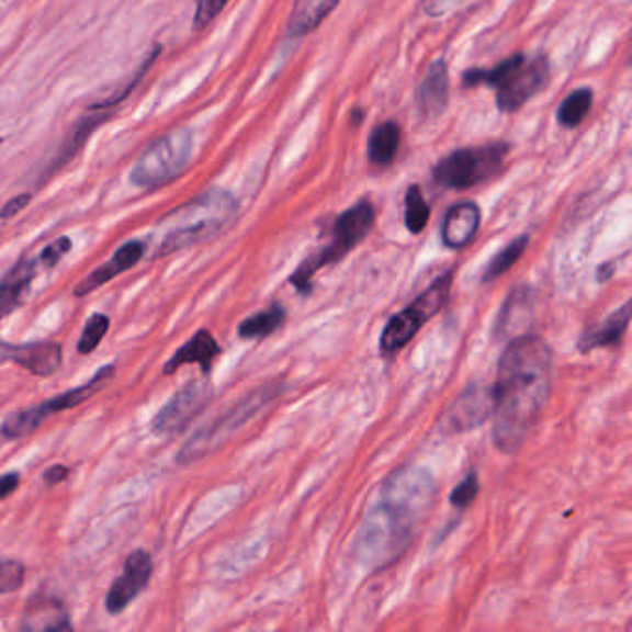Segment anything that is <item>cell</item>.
Here are the masks:
<instances>
[{
  "label": "cell",
  "mask_w": 632,
  "mask_h": 632,
  "mask_svg": "<svg viewBox=\"0 0 632 632\" xmlns=\"http://www.w3.org/2000/svg\"><path fill=\"white\" fill-rule=\"evenodd\" d=\"M362 120H364V110H360V108H354V110H352L351 112L352 125L359 126L360 123H362Z\"/></svg>",
  "instance_id": "cell-40"
},
{
  "label": "cell",
  "mask_w": 632,
  "mask_h": 632,
  "mask_svg": "<svg viewBox=\"0 0 632 632\" xmlns=\"http://www.w3.org/2000/svg\"><path fill=\"white\" fill-rule=\"evenodd\" d=\"M532 314H534V297L529 287H516L503 305L501 314L497 317V338H518L527 335V328L531 327Z\"/></svg>",
  "instance_id": "cell-14"
},
{
  "label": "cell",
  "mask_w": 632,
  "mask_h": 632,
  "mask_svg": "<svg viewBox=\"0 0 632 632\" xmlns=\"http://www.w3.org/2000/svg\"><path fill=\"white\" fill-rule=\"evenodd\" d=\"M193 153V136L190 131L180 128L168 136L160 137L139 156L132 169L131 179L137 188L156 190L160 185L173 182L190 163Z\"/></svg>",
  "instance_id": "cell-8"
},
{
  "label": "cell",
  "mask_w": 632,
  "mask_h": 632,
  "mask_svg": "<svg viewBox=\"0 0 632 632\" xmlns=\"http://www.w3.org/2000/svg\"><path fill=\"white\" fill-rule=\"evenodd\" d=\"M591 102H594V93L588 88L573 91L558 108V114H556L558 123L562 126H566V128L579 126L585 121L588 112H590Z\"/></svg>",
  "instance_id": "cell-27"
},
{
  "label": "cell",
  "mask_w": 632,
  "mask_h": 632,
  "mask_svg": "<svg viewBox=\"0 0 632 632\" xmlns=\"http://www.w3.org/2000/svg\"><path fill=\"white\" fill-rule=\"evenodd\" d=\"M449 102V71L445 61L436 60L418 90V106L427 120L442 115Z\"/></svg>",
  "instance_id": "cell-18"
},
{
  "label": "cell",
  "mask_w": 632,
  "mask_h": 632,
  "mask_svg": "<svg viewBox=\"0 0 632 632\" xmlns=\"http://www.w3.org/2000/svg\"><path fill=\"white\" fill-rule=\"evenodd\" d=\"M19 483H21L19 473L10 472L0 475V501L12 496L13 492L19 488Z\"/></svg>",
  "instance_id": "cell-37"
},
{
  "label": "cell",
  "mask_w": 632,
  "mask_h": 632,
  "mask_svg": "<svg viewBox=\"0 0 632 632\" xmlns=\"http://www.w3.org/2000/svg\"><path fill=\"white\" fill-rule=\"evenodd\" d=\"M551 66L545 56L527 58L516 54L492 69H470L462 77L464 88L489 86L497 91V108L505 114L518 112L549 84Z\"/></svg>",
  "instance_id": "cell-4"
},
{
  "label": "cell",
  "mask_w": 632,
  "mask_h": 632,
  "mask_svg": "<svg viewBox=\"0 0 632 632\" xmlns=\"http://www.w3.org/2000/svg\"><path fill=\"white\" fill-rule=\"evenodd\" d=\"M338 4L340 0H295L287 18V34L293 37L311 34Z\"/></svg>",
  "instance_id": "cell-23"
},
{
  "label": "cell",
  "mask_w": 632,
  "mask_h": 632,
  "mask_svg": "<svg viewBox=\"0 0 632 632\" xmlns=\"http://www.w3.org/2000/svg\"><path fill=\"white\" fill-rule=\"evenodd\" d=\"M510 153L508 144L459 149L436 163L432 177L436 184L448 190H467L499 174Z\"/></svg>",
  "instance_id": "cell-6"
},
{
  "label": "cell",
  "mask_w": 632,
  "mask_h": 632,
  "mask_svg": "<svg viewBox=\"0 0 632 632\" xmlns=\"http://www.w3.org/2000/svg\"><path fill=\"white\" fill-rule=\"evenodd\" d=\"M212 395L214 388L210 381H193L185 384L184 388L179 390L168 400V405L156 414L150 427L156 435H179L208 406Z\"/></svg>",
  "instance_id": "cell-10"
},
{
  "label": "cell",
  "mask_w": 632,
  "mask_h": 632,
  "mask_svg": "<svg viewBox=\"0 0 632 632\" xmlns=\"http://www.w3.org/2000/svg\"><path fill=\"white\" fill-rule=\"evenodd\" d=\"M373 223H375V208L370 201H360L359 204L343 212L336 219L330 244L325 245L316 255L306 258L305 262L301 263L295 269V273L290 276L293 286L297 287L301 293H311L312 279L316 276L317 271L346 258L357 245L364 241L365 236L373 228Z\"/></svg>",
  "instance_id": "cell-5"
},
{
  "label": "cell",
  "mask_w": 632,
  "mask_h": 632,
  "mask_svg": "<svg viewBox=\"0 0 632 632\" xmlns=\"http://www.w3.org/2000/svg\"><path fill=\"white\" fill-rule=\"evenodd\" d=\"M115 375V365H104L101 370L97 371L95 375L91 376L90 381L78 386V388L67 390L64 394L56 395L53 399L45 400L40 406L43 416L48 418L58 411L71 410L75 406L82 405L84 400L90 399L97 392H101L108 382L112 381Z\"/></svg>",
  "instance_id": "cell-20"
},
{
  "label": "cell",
  "mask_w": 632,
  "mask_h": 632,
  "mask_svg": "<svg viewBox=\"0 0 632 632\" xmlns=\"http://www.w3.org/2000/svg\"><path fill=\"white\" fill-rule=\"evenodd\" d=\"M222 354V347L215 341L214 336L208 330H199L188 343L177 349L173 357L163 365V375H173L185 364H199L204 375L212 371L214 360Z\"/></svg>",
  "instance_id": "cell-15"
},
{
  "label": "cell",
  "mask_w": 632,
  "mask_h": 632,
  "mask_svg": "<svg viewBox=\"0 0 632 632\" xmlns=\"http://www.w3.org/2000/svg\"><path fill=\"white\" fill-rule=\"evenodd\" d=\"M31 193H23V195H18V198H13L12 201H8V203L4 204V208L0 210V219H2V222L12 219L19 212H23V210L31 204Z\"/></svg>",
  "instance_id": "cell-35"
},
{
  "label": "cell",
  "mask_w": 632,
  "mask_h": 632,
  "mask_svg": "<svg viewBox=\"0 0 632 632\" xmlns=\"http://www.w3.org/2000/svg\"><path fill=\"white\" fill-rule=\"evenodd\" d=\"M227 2L228 0H198L193 29L203 31L204 26H208L223 12V8L227 7Z\"/></svg>",
  "instance_id": "cell-33"
},
{
  "label": "cell",
  "mask_w": 632,
  "mask_h": 632,
  "mask_svg": "<svg viewBox=\"0 0 632 632\" xmlns=\"http://www.w3.org/2000/svg\"><path fill=\"white\" fill-rule=\"evenodd\" d=\"M629 321H631V303H625L620 311L610 314L601 325L588 328L585 335L580 336V351L590 352L594 349H599V347L618 346L625 335Z\"/></svg>",
  "instance_id": "cell-21"
},
{
  "label": "cell",
  "mask_w": 632,
  "mask_h": 632,
  "mask_svg": "<svg viewBox=\"0 0 632 632\" xmlns=\"http://www.w3.org/2000/svg\"><path fill=\"white\" fill-rule=\"evenodd\" d=\"M481 208L475 203L454 204L442 225V239L449 249H462L481 227Z\"/></svg>",
  "instance_id": "cell-17"
},
{
  "label": "cell",
  "mask_w": 632,
  "mask_h": 632,
  "mask_svg": "<svg viewBox=\"0 0 632 632\" xmlns=\"http://www.w3.org/2000/svg\"><path fill=\"white\" fill-rule=\"evenodd\" d=\"M286 321V311L282 306L273 305L268 311L258 312L255 316L247 317L238 327V335L247 340L252 338H268L276 332Z\"/></svg>",
  "instance_id": "cell-25"
},
{
  "label": "cell",
  "mask_w": 632,
  "mask_h": 632,
  "mask_svg": "<svg viewBox=\"0 0 632 632\" xmlns=\"http://www.w3.org/2000/svg\"><path fill=\"white\" fill-rule=\"evenodd\" d=\"M553 384V349L548 341L527 335L508 343L497 368L492 436L503 453L523 448L548 405Z\"/></svg>",
  "instance_id": "cell-1"
},
{
  "label": "cell",
  "mask_w": 632,
  "mask_h": 632,
  "mask_svg": "<svg viewBox=\"0 0 632 632\" xmlns=\"http://www.w3.org/2000/svg\"><path fill=\"white\" fill-rule=\"evenodd\" d=\"M430 219L429 204L419 185H410L405 199V225L411 234H419Z\"/></svg>",
  "instance_id": "cell-29"
},
{
  "label": "cell",
  "mask_w": 632,
  "mask_h": 632,
  "mask_svg": "<svg viewBox=\"0 0 632 632\" xmlns=\"http://www.w3.org/2000/svg\"><path fill=\"white\" fill-rule=\"evenodd\" d=\"M64 352L54 341H34L13 346L12 362L36 376H50L61 368Z\"/></svg>",
  "instance_id": "cell-16"
},
{
  "label": "cell",
  "mask_w": 632,
  "mask_h": 632,
  "mask_svg": "<svg viewBox=\"0 0 632 632\" xmlns=\"http://www.w3.org/2000/svg\"><path fill=\"white\" fill-rule=\"evenodd\" d=\"M153 575V558L144 549H136L125 562V572L112 583L108 590L106 610L110 614H120L136 599L145 586L149 585Z\"/></svg>",
  "instance_id": "cell-12"
},
{
  "label": "cell",
  "mask_w": 632,
  "mask_h": 632,
  "mask_svg": "<svg viewBox=\"0 0 632 632\" xmlns=\"http://www.w3.org/2000/svg\"><path fill=\"white\" fill-rule=\"evenodd\" d=\"M43 411L40 410V406H32V408H26V410L13 411L10 414L4 421H2V427H0V432L7 438V440H23L26 436H31L32 432H36L40 429V425L43 424Z\"/></svg>",
  "instance_id": "cell-26"
},
{
  "label": "cell",
  "mask_w": 632,
  "mask_h": 632,
  "mask_svg": "<svg viewBox=\"0 0 632 632\" xmlns=\"http://www.w3.org/2000/svg\"><path fill=\"white\" fill-rule=\"evenodd\" d=\"M238 214V201L225 190L204 191L184 206L173 210L161 219L160 244L155 258L169 257L173 252L188 249L191 245L203 244L222 234Z\"/></svg>",
  "instance_id": "cell-3"
},
{
  "label": "cell",
  "mask_w": 632,
  "mask_h": 632,
  "mask_svg": "<svg viewBox=\"0 0 632 632\" xmlns=\"http://www.w3.org/2000/svg\"><path fill=\"white\" fill-rule=\"evenodd\" d=\"M72 241L71 239L64 236V238H58L53 244L47 245L43 249L42 257H40V262L45 266V268L50 269L60 262L61 258L66 257L67 252L71 251Z\"/></svg>",
  "instance_id": "cell-34"
},
{
  "label": "cell",
  "mask_w": 632,
  "mask_h": 632,
  "mask_svg": "<svg viewBox=\"0 0 632 632\" xmlns=\"http://www.w3.org/2000/svg\"><path fill=\"white\" fill-rule=\"evenodd\" d=\"M13 346L7 343V341H0V364L2 362H8L12 360Z\"/></svg>",
  "instance_id": "cell-39"
},
{
  "label": "cell",
  "mask_w": 632,
  "mask_h": 632,
  "mask_svg": "<svg viewBox=\"0 0 632 632\" xmlns=\"http://www.w3.org/2000/svg\"><path fill=\"white\" fill-rule=\"evenodd\" d=\"M400 144V128L395 121H386L371 132L368 156L373 166L388 168L395 160Z\"/></svg>",
  "instance_id": "cell-24"
},
{
  "label": "cell",
  "mask_w": 632,
  "mask_h": 632,
  "mask_svg": "<svg viewBox=\"0 0 632 632\" xmlns=\"http://www.w3.org/2000/svg\"><path fill=\"white\" fill-rule=\"evenodd\" d=\"M494 411V392L489 386L473 384L454 400L442 419L445 435H464L467 430L478 429L492 418Z\"/></svg>",
  "instance_id": "cell-11"
},
{
  "label": "cell",
  "mask_w": 632,
  "mask_h": 632,
  "mask_svg": "<svg viewBox=\"0 0 632 632\" xmlns=\"http://www.w3.org/2000/svg\"><path fill=\"white\" fill-rule=\"evenodd\" d=\"M478 477L477 473L470 472L465 475L464 481L453 489V494H451V505L454 508H459V510H464V508L470 507L473 501H475V497L478 496Z\"/></svg>",
  "instance_id": "cell-32"
},
{
  "label": "cell",
  "mask_w": 632,
  "mask_h": 632,
  "mask_svg": "<svg viewBox=\"0 0 632 632\" xmlns=\"http://www.w3.org/2000/svg\"><path fill=\"white\" fill-rule=\"evenodd\" d=\"M435 497L436 481L427 470L416 465L395 470L365 516L357 540L360 558L373 567L397 561L427 518Z\"/></svg>",
  "instance_id": "cell-2"
},
{
  "label": "cell",
  "mask_w": 632,
  "mask_h": 632,
  "mask_svg": "<svg viewBox=\"0 0 632 632\" xmlns=\"http://www.w3.org/2000/svg\"><path fill=\"white\" fill-rule=\"evenodd\" d=\"M274 397H279V388L276 386H266V388L257 390V392L247 395L244 400H239L238 405L230 408L227 414H223L222 418L215 419L214 424L206 427V429L199 430L198 435L193 436L190 442L180 449L177 462L180 465H190L203 459V456H208L227 438H230L239 427H244V424L255 418L258 411L262 410L263 406H268Z\"/></svg>",
  "instance_id": "cell-9"
},
{
  "label": "cell",
  "mask_w": 632,
  "mask_h": 632,
  "mask_svg": "<svg viewBox=\"0 0 632 632\" xmlns=\"http://www.w3.org/2000/svg\"><path fill=\"white\" fill-rule=\"evenodd\" d=\"M108 328H110V317L104 314H93L88 319L84 332L80 336L78 341V351L82 354H90L95 351L97 347L101 346L102 338L106 336Z\"/></svg>",
  "instance_id": "cell-30"
},
{
  "label": "cell",
  "mask_w": 632,
  "mask_h": 632,
  "mask_svg": "<svg viewBox=\"0 0 632 632\" xmlns=\"http://www.w3.org/2000/svg\"><path fill=\"white\" fill-rule=\"evenodd\" d=\"M453 284V271L438 276L414 303L405 311L395 314L384 327L381 336V351L384 357H394L403 347L408 346L429 319L442 311L448 303L449 292Z\"/></svg>",
  "instance_id": "cell-7"
},
{
  "label": "cell",
  "mask_w": 632,
  "mask_h": 632,
  "mask_svg": "<svg viewBox=\"0 0 632 632\" xmlns=\"http://www.w3.org/2000/svg\"><path fill=\"white\" fill-rule=\"evenodd\" d=\"M36 276V262L34 260H21L8 271L0 281V319L10 316L23 305L24 298L29 297L32 282Z\"/></svg>",
  "instance_id": "cell-19"
},
{
  "label": "cell",
  "mask_w": 632,
  "mask_h": 632,
  "mask_svg": "<svg viewBox=\"0 0 632 632\" xmlns=\"http://www.w3.org/2000/svg\"><path fill=\"white\" fill-rule=\"evenodd\" d=\"M470 0H425V10L429 15H443V13L451 12L453 8L462 7Z\"/></svg>",
  "instance_id": "cell-36"
},
{
  "label": "cell",
  "mask_w": 632,
  "mask_h": 632,
  "mask_svg": "<svg viewBox=\"0 0 632 632\" xmlns=\"http://www.w3.org/2000/svg\"><path fill=\"white\" fill-rule=\"evenodd\" d=\"M21 629L23 631L60 632L71 631L72 625L61 602L43 599V601H34L29 605V610L24 612L23 621H21Z\"/></svg>",
  "instance_id": "cell-22"
},
{
  "label": "cell",
  "mask_w": 632,
  "mask_h": 632,
  "mask_svg": "<svg viewBox=\"0 0 632 632\" xmlns=\"http://www.w3.org/2000/svg\"><path fill=\"white\" fill-rule=\"evenodd\" d=\"M24 583V566L18 561H0V596L18 591Z\"/></svg>",
  "instance_id": "cell-31"
},
{
  "label": "cell",
  "mask_w": 632,
  "mask_h": 632,
  "mask_svg": "<svg viewBox=\"0 0 632 632\" xmlns=\"http://www.w3.org/2000/svg\"><path fill=\"white\" fill-rule=\"evenodd\" d=\"M527 247H529V236L527 234L510 241L501 252H497L496 257L489 260L488 266L484 269L483 282L496 281L501 274L507 273L508 269L512 268L514 263L523 257Z\"/></svg>",
  "instance_id": "cell-28"
},
{
  "label": "cell",
  "mask_w": 632,
  "mask_h": 632,
  "mask_svg": "<svg viewBox=\"0 0 632 632\" xmlns=\"http://www.w3.org/2000/svg\"><path fill=\"white\" fill-rule=\"evenodd\" d=\"M145 251H147V247H145L144 241H137V239H132V241L121 245L114 257L110 258V262L97 268L93 273L86 276L84 281L77 284L75 297H86V295H90L99 287L104 286L106 282L115 279L117 274L125 273L128 269L134 268L145 257Z\"/></svg>",
  "instance_id": "cell-13"
},
{
  "label": "cell",
  "mask_w": 632,
  "mask_h": 632,
  "mask_svg": "<svg viewBox=\"0 0 632 632\" xmlns=\"http://www.w3.org/2000/svg\"><path fill=\"white\" fill-rule=\"evenodd\" d=\"M0 145H2V137H0Z\"/></svg>",
  "instance_id": "cell-41"
},
{
  "label": "cell",
  "mask_w": 632,
  "mask_h": 632,
  "mask_svg": "<svg viewBox=\"0 0 632 632\" xmlns=\"http://www.w3.org/2000/svg\"><path fill=\"white\" fill-rule=\"evenodd\" d=\"M71 470L67 465L56 464L50 465L47 472L43 473V481L48 484V486H54V484H60L61 481H66L69 477Z\"/></svg>",
  "instance_id": "cell-38"
}]
</instances>
